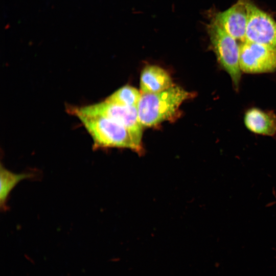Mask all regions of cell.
I'll return each mask as SVG.
<instances>
[{
  "instance_id": "cell-9",
  "label": "cell",
  "mask_w": 276,
  "mask_h": 276,
  "mask_svg": "<svg viewBox=\"0 0 276 276\" xmlns=\"http://www.w3.org/2000/svg\"><path fill=\"white\" fill-rule=\"evenodd\" d=\"M174 85L169 74L158 66L147 65L141 72L140 88L142 94L160 92Z\"/></svg>"
},
{
  "instance_id": "cell-5",
  "label": "cell",
  "mask_w": 276,
  "mask_h": 276,
  "mask_svg": "<svg viewBox=\"0 0 276 276\" xmlns=\"http://www.w3.org/2000/svg\"><path fill=\"white\" fill-rule=\"evenodd\" d=\"M239 62L241 71L246 74L273 72L276 70V50L245 40L240 45Z\"/></svg>"
},
{
  "instance_id": "cell-2",
  "label": "cell",
  "mask_w": 276,
  "mask_h": 276,
  "mask_svg": "<svg viewBox=\"0 0 276 276\" xmlns=\"http://www.w3.org/2000/svg\"><path fill=\"white\" fill-rule=\"evenodd\" d=\"M193 94L174 85L160 92L142 94L137 105L139 121L143 127H152L174 118L182 102Z\"/></svg>"
},
{
  "instance_id": "cell-11",
  "label": "cell",
  "mask_w": 276,
  "mask_h": 276,
  "mask_svg": "<svg viewBox=\"0 0 276 276\" xmlns=\"http://www.w3.org/2000/svg\"><path fill=\"white\" fill-rule=\"evenodd\" d=\"M141 96V92L136 88L125 85L110 95L106 100L125 106L137 107Z\"/></svg>"
},
{
  "instance_id": "cell-10",
  "label": "cell",
  "mask_w": 276,
  "mask_h": 276,
  "mask_svg": "<svg viewBox=\"0 0 276 276\" xmlns=\"http://www.w3.org/2000/svg\"><path fill=\"white\" fill-rule=\"evenodd\" d=\"M0 203L2 209H5L11 191L20 181L30 178L29 173H15L1 166Z\"/></svg>"
},
{
  "instance_id": "cell-1",
  "label": "cell",
  "mask_w": 276,
  "mask_h": 276,
  "mask_svg": "<svg viewBox=\"0 0 276 276\" xmlns=\"http://www.w3.org/2000/svg\"><path fill=\"white\" fill-rule=\"evenodd\" d=\"M93 141L94 149L127 148L139 153L143 152L142 136L110 119L100 116L74 113Z\"/></svg>"
},
{
  "instance_id": "cell-6",
  "label": "cell",
  "mask_w": 276,
  "mask_h": 276,
  "mask_svg": "<svg viewBox=\"0 0 276 276\" xmlns=\"http://www.w3.org/2000/svg\"><path fill=\"white\" fill-rule=\"evenodd\" d=\"M245 40L276 50V21L267 12L249 0Z\"/></svg>"
},
{
  "instance_id": "cell-7",
  "label": "cell",
  "mask_w": 276,
  "mask_h": 276,
  "mask_svg": "<svg viewBox=\"0 0 276 276\" xmlns=\"http://www.w3.org/2000/svg\"><path fill=\"white\" fill-rule=\"evenodd\" d=\"M249 0H237L232 6L212 16L228 34L237 40H245Z\"/></svg>"
},
{
  "instance_id": "cell-8",
  "label": "cell",
  "mask_w": 276,
  "mask_h": 276,
  "mask_svg": "<svg viewBox=\"0 0 276 276\" xmlns=\"http://www.w3.org/2000/svg\"><path fill=\"white\" fill-rule=\"evenodd\" d=\"M243 121L250 132L276 139V114L273 111L251 107L245 111Z\"/></svg>"
},
{
  "instance_id": "cell-3",
  "label": "cell",
  "mask_w": 276,
  "mask_h": 276,
  "mask_svg": "<svg viewBox=\"0 0 276 276\" xmlns=\"http://www.w3.org/2000/svg\"><path fill=\"white\" fill-rule=\"evenodd\" d=\"M206 30L211 46L220 67L229 76L234 88L238 90L241 78L240 67V45L211 18Z\"/></svg>"
},
{
  "instance_id": "cell-4",
  "label": "cell",
  "mask_w": 276,
  "mask_h": 276,
  "mask_svg": "<svg viewBox=\"0 0 276 276\" xmlns=\"http://www.w3.org/2000/svg\"><path fill=\"white\" fill-rule=\"evenodd\" d=\"M73 113L100 116L110 119L142 136L143 126L138 116L137 107H128L113 103L106 100L98 103L73 108Z\"/></svg>"
}]
</instances>
